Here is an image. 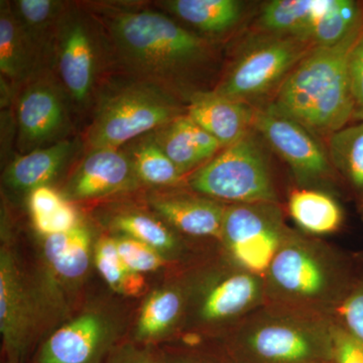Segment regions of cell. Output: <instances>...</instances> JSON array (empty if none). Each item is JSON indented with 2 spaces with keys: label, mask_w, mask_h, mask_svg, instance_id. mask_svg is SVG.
<instances>
[{
  "label": "cell",
  "mask_w": 363,
  "mask_h": 363,
  "mask_svg": "<svg viewBox=\"0 0 363 363\" xmlns=\"http://www.w3.org/2000/svg\"><path fill=\"white\" fill-rule=\"evenodd\" d=\"M334 321L363 343V260H354L347 292L333 315Z\"/></svg>",
  "instance_id": "31"
},
{
  "label": "cell",
  "mask_w": 363,
  "mask_h": 363,
  "mask_svg": "<svg viewBox=\"0 0 363 363\" xmlns=\"http://www.w3.org/2000/svg\"><path fill=\"white\" fill-rule=\"evenodd\" d=\"M333 362L363 363V343L336 322L333 333Z\"/></svg>",
  "instance_id": "35"
},
{
  "label": "cell",
  "mask_w": 363,
  "mask_h": 363,
  "mask_svg": "<svg viewBox=\"0 0 363 363\" xmlns=\"http://www.w3.org/2000/svg\"><path fill=\"white\" fill-rule=\"evenodd\" d=\"M74 150V143L65 140L28 152L7 167L4 174V183L13 190L28 193L48 186L65 167Z\"/></svg>",
  "instance_id": "19"
},
{
  "label": "cell",
  "mask_w": 363,
  "mask_h": 363,
  "mask_svg": "<svg viewBox=\"0 0 363 363\" xmlns=\"http://www.w3.org/2000/svg\"><path fill=\"white\" fill-rule=\"evenodd\" d=\"M150 204L181 233L222 240L226 208L212 200L187 195L154 196Z\"/></svg>",
  "instance_id": "17"
},
{
  "label": "cell",
  "mask_w": 363,
  "mask_h": 363,
  "mask_svg": "<svg viewBox=\"0 0 363 363\" xmlns=\"http://www.w3.org/2000/svg\"><path fill=\"white\" fill-rule=\"evenodd\" d=\"M18 143L23 152H33L61 138L66 128V104L61 93L48 82L23 91L18 104Z\"/></svg>",
  "instance_id": "12"
},
{
  "label": "cell",
  "mask_w": 363,
  "mask_h": 363,
  "mask_svg": "<svg viewBox=\"0 0 363 363\" xmlns=\"http://www.w3.org/2000/svg\"><path fill=\"white\" fill-rule=\"evenodd\" d=\"M362 23V13L357 2L329 0L326 11L313 28L310 40L317 47H331L342 42Z\"/></svg>",
  "instance_id": "26"
},
{
  "label": "cell",
  "mask_w": 363,
  "mask_h": 363,
  "mask_svg": "<svg viewBox=\"0 0 363 363\" xmlns=\"http://www.w3.org/2000/svg\"><path fill=\"white\" fill-rule=\"evenodd\" d=\"M63 21L59 23L57 52L60 77L74 101L83 104L96 79V44L84 18L72 16Z\"/></svg>",
  "instance_id": "11"
},
{
  "label": "cell",
  "mask_w": 363,
  "mask_h": 363,
  "mask_svg": "<svg viewBox=\"0 0 363 363\" xmlns=\"http://www.w3.org/2000/svg\"><path fill=\"white\" fill-rule=\"evenodd\" d=\"M363 30V23L342 42L315 47L281 81L277 111L308 130L332 133L345 128L354 116L350 58Z\"/></svg>",
  "instance_id": "1"
},
{
  "label": "cell",
  "mask_w": 363,
  "mask_h": 363,
  "mask_svg": "<svg viewBox=\"0 0 363 363\" xmlns=\"http://www.w3.org/2000/svg\"><path fill=\"white\" fill-rule=\"evenodd\" d=\"M112 225L124 235L159 250L162 255L176 252L178 240L168 227L150 215L130 212L118 215Z\"/></svg>",
  "instance_id": "30"
},
{
  "label": "cell",
  "mask_w": 363,
  "mask_h": 363,
  "mask_svg": "<svg viewBox=\"0 0 363 363\" xmlns=\"http://www.w3.org/2000/svg\"><path fill=\"white\" fill-rule=\"evenodd\" d=\"M180 116V107L162 85L147 80L130 83L100 100L88 130V147L118 150Z\"/></svg>",
  "instance_id": "5"
},
{
  "label": "cell",
  "mask_w": 363,
  "mask_h": 363,
  "mask_svg": "<svg viewBox=\"0 0 363 363\" xmlns=\"http://www.w3.org/2000/svg\"><path fill=\"white\" fill-rule=\"evenodd\" d=\"M138 180L152 186H174L182 174L160 147L154 136L136 143L128 155Z\"/></svg>",
  "instance_id": "27"
},
{
  "label": "cell",
  "mask_w": 363,
  "mask_h": 363,
  "mask_svg": "<svg viewBox=\"0 0 363 363\" xmlns=\"http://www.w3.org/2000/svg\"><path fill=\"white\" fill-rule=\"evenodd\" d=\"M65 201L61 194L49 186L35 189L28 196V207L32 213L33 220L50 216Z\"/></svg>",
  "instance_id": "37"
},
{
  "label": "cell",
  "mask_w": 363,
  "mask_h": 363,
  "mask_svg": "<svg viewBox=\"0 0 363 363\" xmlns=\"http://www.w3.org/2000/svg\"><path fill=\"white\" fill-rule=\"evenodd\" d=\"M288 233L276 203L226 208L222 240L234 264L257 276L267 274Z\"/></svg>",
  "instance_id": "7"
},
{
  "label": "cell",
  "mask_w": 363,
  "mask_h": 363,
  "mask_svg": "<svg viewBox=\"0 0 363 363\" xmlns=\"http://www.w3.org/2000/svg\"><path fill=\"white\" fill-rule=\"evenodd\" d=\"M33 221L38 233L42 234L44 238L52 234L66 233L80 225L77 211L67 200L56 212L50 216L45 218L33 219Z\"/></svg>",
  "instance_id": "34"
},
{
  "label": "cell",
  "mask_w": 363,
  "mask_h": 363,
  "mask_svg": "<svg viewBox=\"0 0 363 363\" xmlns=\"http://www.w3.org/2000/svg\"><path fill=\"white\" fill-rule=\"evenodd\" d=\"M92 235L84 225L45 238V259L60 279L75 281L87 274L92 252Z\"/></svg>",
  "instance_id": "20"
},
{
  "label": "cell",
  "mask_w": 363,
  "mask_h": 363,
  "mask_svg": "<svg viewBox=\"0 0 363 363\" xmlns=\"http://www.w3.org/2000/svg\"><path fill=\"white\" fill-rule=\"evenodd\" d=\"M62 4L52 0H20L13 11L26 39L32 44L52 26L61 13Z\"/></svg>",
  "instance_id": "32"
},
{
  "label": "cell",
  "mask_w": 363,
  "mask_h": 363,
  "mask_svg": "<svg viewBox=\"0 0 363 363\" xmlns=\"http://www.w3.org/2000/svg\"><path fill=\"white\" fill-rule=\"evenodd\" d=\"M112 40L124 63L143 80L162 85L205 57L206 43L164 14L131 11L111 21Z\"/></svg>",
  "instance_id": "4"
},
{
  "label": "cell",
  "mask_w": 363,
  "mask_h": 363,
  "mask_svg": "<svg viewBox=\"0 0 363 363\" xmlns=\"http://www.w3.org/2000/svg\"><path fill=\"white\" fill-rule=\"evenodd\" d=\"M164 6L182 20L209 33L225 32L242 14V4L235 0H171Z\"/></svg>",
  "instance_id": "23"
},
{
  "label": "cell",
  "mask_w": 363,
  "mask_h": 363,
  "mask_svg": "<svg viewBox=\"0 0 363 363\" xmlns=\"http://www.w3.org/2000/svg\"><path fill=\"white\" fill-rule=\"evenodd\" d=\"M253 125L298 178L313 181L328 175L330 167L324 150L309 130L291 117L272 105L255 113Z\"/></svg>",
  "instance_id": "9"
},
{
  "label": "cell",
  "mask_w": 363,
  "mask_h": 363,
  "mask_svg": "<svg viewBox=\"0 0 363 363\" xmlns=\"http://www.w3.org/2000/svg\"><path fill=\"white\" fill-rule=\"evenodd\" d=\"M30 43L7 2L0 6V70L6 77L21 79L30 67Z\"/></svg>",
  "instance_id": "25"
},
{
  "label": "cell",
  "mask_w": 363,
  "mask_h": 363,
  "mask_svg": "<svg viewBox=\"0 0 363 363\" xmlns=\"http://www.w3.org/2000/svg\"><path fill=\"white\" fill-rule=\"evenodd\" d=\"M267 302L264 277L236 267L208 286L197 316L205 324H238Z\"/></svg>",
  "instance_id": "10"
},
{
  "label": "cell",
  "mask_w": 363,
  "mask_h": 363,
  "mask_svg": "<svg viewBox=\"0 0 363 363\" xmlns=\"http://www.w3.org/2000/svg\"><path fill=\"white\" fill-rule=\"evenodd\" d=\"M307 52L306 40L281 35L264 40L245 52L214 91L245 102L260 96L285 80Z\"/></svg>",
  "instance_id": "8"
},
{
  "label": "cell",
  "mask_w": 363,
  "mask_h": 363,
  "mask_svg": "<svg viewBox=\"0 0 363 363\" xmlns=\"http://www.w3.org/2000/svg\"><path fill=\"white\" fill-rule=\"evenodd\" d=\"M188 116L228 147L247 135L255 112L247 102L222 96L215 91L197 92L191 98Z\"/></svg>",
  "instance_id": "16"
},
{
  "label": "cell",
  "mask_w": 363,
  "mask_h": 363,
  "mask_svg": "<svg viewBox=\"0 0 363 363\" xmlns=\"http://www.w3.org/2000/svg\"><path fill=\"white\" fill-rule=\"evenodd\" d=\"M32 297L21 278L13 255L0 252V332L6 350L18 355L25 350L35 326Z\"/></svg>",
  "instance_id": "14"
},
{
  "label": "cell",
  "mask_w": 363,
  "mask_h": 363,
  "mask_svg": "<svg viewBox=\"0 0 363 363\" xmlns=\"http://www.w3.org/2000/svg\"><path fill=\"white\" fill-rule=\"evenodd\" d=\"M183 340L188 345H196V344L199 343L200 340H201V336L198 333H194V332H189V333L185 334Z\"/></svg>",
  "instance_id": "39"
},
{
  "label": "cell",
  "mask_w": 363,
  "mask_h": 363,
  "mask_svg": "<svg viewBox=\"0 0 363 363\" xmlns=\"http://www.w3.org/2000/svg\"><path fill=\"white\" fill-rule=\"evenodd\" d=\"M111 325L101 314L85 313L52 334L38 363H93L111 337Z\"/></svg>",
  "instance_id": "15"
},
{
  "label": "cell",
  "mask_w": 363,
  "mask_h": 363,
  "mask_svg": "<svg viewBox=\"0 0 363 363\" xmlns=\"http://www.w3.org/2000/svg\"><path fill=\"white\" fill-rule=\"evenodd\" d=\"M114 240L121 259L131 272L143 274L155 272L166 264L164 255L145 243L125 235Z\"/></svg>",
  "instance_id": "33"
},
{
  "label": "cell",
  "mask_w": 363,
  "mask_h": 363,
  "mask_svg": "<svg viewBox=\"0 0 363 363\" xmlns=\"http://www.w3.org/2000/svg\"><path fill=\"white\" fill-rule=\"evenodd\" d=\"M95 264L112 290L124 296L138 295L145 288L142 274L128 271L117 250L116 240L104 238L94 250Z\"/></svg>",
  "instance_id": "28"
},
{
  "label": "cell",
  "mask_w": 363,
  "mask_h": 363,
  "mask_svg": "<svg viewBox=\"0 0 363 363\" xmlns=\"http://www.w3.org/2000/svg\"><path fill=\"white\" fill-rule=\"evenodd\" d=\"M155 140L182 175L218 152L221 145L213 135L182 116L156 130Z\"/></svg>",
  "instance_id": "18"
},
{
  "label": "cell",
  "mask_w": 363,
  "mask_h": 363,
  "mask_svg": "<svg viewBox=\"0 0 363 363\" xmlns=\"http://www.w3.org/2000/svg\"><path fill=\"white\" fill-rule=\"evenodd\" d=\"M108 363H155L147 353L126 346L117 351Z\"/></svg>",
  "instance_id": "38"
},
{
  "label": "cell",
  "mask_w": 363,
  "mask_h": 363,
  "mask_svg": "<svg viewBox=\"0 0 363 363\" xmlns=\"http://www.w3.org/2000/svg\"><path fill=\"white\" fill-rule=\"evenodd\" d=\"M185 306L180 291L164 288L155 291L145 300L136 328L140 339L157 338L164 335L179 321Z\"/></svg>",
  "instance_id": "24"
},
{
  "label": "cell",
  "mask_w": 363,
  "mask_h": 363,
  "mask_svg": "<svg viewBox=\"0 0 363 363\" xmlns=\"http://www.w3.org/2000/svg\"><path fill=\"white\" fill-rule=\"evenodd\" d=\"M328 4L329 0H274L262 9L259 23L264 30L284 37L310 40Z\"/></svg>",
  "instance_id": "21"
},
{
  "label": "cell",
  "mask_w": 363,
  "mask_h": 363,
  "mask_svg": "<svg viewBox=\"0 0 363 363\" xmlns=\"http://www.w3.org/2000/svg\"><path fill=\"white\" fill-rule=\"evenodd\" d=\"M130 156L119 150H90L69 179L65 196L87 200L130 190L138 184Z\"/></svg>",
  "instance_id": "13"
},
{
  "label": "cell",
  "mask_w": 363,
  "mask_h": 363,
  "mask_svg": "<svg viewBox=\"0 0 363 363\" xmlns=\"http://www.w3.org/2000/svg\"><path fill=\"white\" fill-rule=\"evenodd\" d=\"M329 149L334 164L355 187L363 189V123L334 133Z\"/></svg>",
  "instance_id": "29"
},
{
  "label": "cell",
  "mask_w": 363,
  "mask_h": 363,
  "mask_svg": "<svg viewBox=\"0 0 363 363\" xmlns=\"http://www.w3.org/2000/svg\"><path fill=\"white\" fill-rule=\"evenodd\" d=\"M353 269L354 260L326 243L289 231L264 277L266 303L332 316Z\"/></svg>",
  "instance_id": "2"
},
{
  "label": "cell",
  "mask_w": 363,
  "mask_h": 363,
  "mask_svg": "<svg viewBox=\"0 0 363 363\" xmlns=\"http://www.w3.org/2000/svg\"><path fill=\"white\" fill-rule=\"evenodd\" d=\"M330 315L264 303L233 326L241 363H326L333 360Z\"/></svg>",
  "instance_id": "3"
},
{
  "label": "cell",
  "mask_w": 363,
  "mask_h": 363,
  "mask_svg": "<svg viewBox=\"0 0 363 363\" xmlns=\"http://www.w3.org/2000/svg\"><path fill=\"white\" fill-rule=\"evenodd\" d=\"M190 185L200 194L236 204L277 202L266 156L248 135L196 171Z\"/></svg>",
  "instance_id": "6"
},
{
  "label": "cell",
  "mask_w": 363,
  "mask_h": 363,
  "mask_svg": "<svg viewBox=\"0 0 363 363\" xmlns=\"http://www.w3.org/2000/svg\"><path fill=\"white\" fill-rule=\"evenodd\" d=\"M289 211L297 225L313 235L334 233L342 223V211L337 202L320 191H294L289 200Z\"/></svg>",
  "instance_id": "22"
},
{
  "label": "cell",
  "mask_w": 363,
  "mask_h": 363,
  "mask_svg": "<svg viewBox=\"0 0 363 363\" xmlns=\"http://www.w3.org/2000/svg\"><path fill=\"white\" fill-rule=\"evenodd\" d=\"M350 78L354 116L363 119V30L351 51Z\"/></svg>",
  "instance_id": "36"
}]
</instances>
